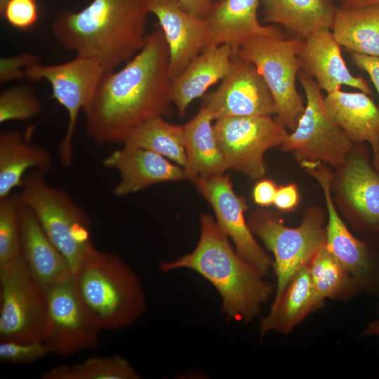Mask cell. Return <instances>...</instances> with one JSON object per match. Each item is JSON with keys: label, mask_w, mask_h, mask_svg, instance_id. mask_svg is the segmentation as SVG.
Listing matches in <instances>:
<instances>
[{"label": "cell", "mask_w": 379, "mask_h": 379, "mask_svg": "<svg viewBox=\"0 0 379 379\" xmlns=\"http://www.w3.org/2000/svg\"><path fill=\"white\" fill-rule=\"evenodd\" d=\"M328 213L326 246L352 277L359 289L379 292V251L375 242L363 241L347 229L333 198L325 197Z\"/></svg>", "instance_id": "cell-16"}, {"label": "cell", "mask_w": 379, "mask_h": 379, "mask_svg": "<svg viewBox=\"0 0 379 379\" xmlns=\"http://www.w3.org/2000/svg\"><path fill=\"white\" fill-rule=\"evenodd\" d=\"M350 53L352 63L369 75L379 95V56Z\"/></svg>", "instance_id": "cell-37"}, {"label": "cell", "mask_w": 379, "mask_h": 379, "mask_svg": "<svg viewBox=\"0 0 379 379\" xmlns=\"http://www.w3.org/2000/svg\"><path fill=\"white\" fill-rule=\"evenodd\" d=\"M260 0H218L207 20L202 51L223 44L237 51L246 41L260 36H283L274 26H263L258 19Z\"/></svg>", "instance_id": "cell-18"}, {"label": "cell", "mask_w": 379, "mask_h": 379, "mask_svg": "<svg viewBox=\"0 0 379 379\" xmlns=\"http://www.w3.org/2000/svg\"><path fill=\"white\" fill-rule=\"evenodd\" d=\"M6 1L7 0H0V8L2 7Z\"/></svg>", "instance_id": "cell-44"}, {"label": "cell", "mask_w": 379, "mask_h": 379, "mask_svg": "<svg viewBox=\"0 0 379 379\" xmlns=\"http://www.w3.org/2000/svg\"><path fill=\"white\" fill-rule=\"evenodd\" d=\"M46 175L38 171H29L19 195L64 256L73 274L93 246L90 219L65 190L48 184Z\"/></svg>", "instance_id": "cell-5"}, {"label": "cell", "mask_w": 379, "mask_h": 379, "mask_svg": "<svg viewBox=\"0 0 379 379\" xmlns=\"http://www.w3.org/2000/svg\"><path fill=\"white\" fill-rule=\"evenodd\" d=\"M323 303L314 288L309 265H306L291 278L278 301L272 305L268 315L261 319L260 335L271 331L290 332Z\"/></svg>", "instance_id": "cell-26"}, {"label": "cell", "mask_w": 379, "mask_h": 379, "mask_svg": "<svg viewBox=\"0 0 379 379\" xmlns=\"http://www.w3.org/2000/svg\"><path fill=\"white\" fill-rule=\"evenodd\" d=\"M299 58L301 69L314 78L319 88L327 93L345 85L373 94L364 78L350 72L331 29H317L303 39Z\"/></svg>", "instance_id": "cell-20"}, {"label": "cell", "mask_w": 379, "mask_h": 379, "mask_svg": "<svg viewBox=\"0 0 379 379\" xmlns=\"http://www.w3.org/2000/svg\"><path fill=\"white\" fill-rule=\"evenodd\" d=\"M51 354L44 341L32 343L4 340L0 343V361L16 365L35 362Z\"/></svg>", "instance_id": "cell-34"}, {"label": "cell", "mask_w": 379, "mask_h": 379, "mask_svg": "<svg viewBox=\"0 0 379 379\" xmlns=\"http://www.w3.org/2000/svg\"><path fill=\"white\" fill-rule=\"evenodd\" d=\"M200 194L210 204L216 223L234 244L238 254L254 266L263 276L272 262L253 236L244 218L246 201L237 194L228 174L192 182Z\"/></svg>", "instance_id": "cell-14"}, {"label": "cell", "mask_w": 379, "mask_h": 379, "mask_svg": "<svg viewBox=\"0 0 379 379\" xmlns=\"http://www.w3.org/2000/svg\"><path fill=\"white\" fill-rule=\"evenodd\" d=\"M19 225L22 258L31 277L44 292L72 276L64 256L48 239L32 210L22 201Z\"/></svg>", "instance_id": "cell-21"}, {"label": "cell", "mask_w": 379, "mask_h": 379, "mask_svg": "<svg viewBox=\"0 0 379 379\" xmlns=\"http://www.w3.org/2000/svg\"><path fill=\"white\" fill-rule=\"evenodd\" d=\"M42 105L32 88L27 85L15 86L0 95V123L29 120L38 116Z\"/></svg>", "instance_id": "cell-33"}, {"label": "cell", "mask_w": 379, "mask_h": 379, "mask_svg": "<svg viewBox=\"0 0 379 379\" xmlns=\"http://www.w3.org/2000/svg\"><path fill=\"white\" fill-rule=\"evenodd\" d=\"M149 1L92 0L79 11L59 13L52 33L65 49L112 71L145 45Z\"/></svg>", "instance_id": "cell-2"}, {"label": "cell", "mask_w": 379, "mask_h": 379, "mask_svg": "<svg viewBox=\"0 0 379 379\" xmlns=\"http://www.w3.org/2000/svg\"><path fill=\"white\" fill-rule=\"evenodd\" d=\"M234 51L229 44L201 52L171 82V100L180 116L194 100L230 72Z\"/></svg>", "instance_id": "cell-22"}, {"label": "cell", "mask_w": 379, "mask_h": 379, "mask_svg": "<svg viewBox=\"0 0 379 379\" xmlns=\"http://www.w3.org/2000/svg\"><path fill=\"white\" fill-rule=\"evenodd\" d=\"M298 202V192L295 185L290 184L277 189L274 204L281 211H289Z\"/></svg>", "instance_id": "cell-38"}, {"label": "cell", "mask_w": 379, "mask_h": 379, "mask_svg": "<svg viewBox=\"0 0 379 379\" xmlns=\"http://www.w3.org/2000/svg\"><path fill=\"white\" fill-rule=\"evenodd\" d=\"M277 188L270 180L258 181L253 190V198L255 204L261 206H269L274 204Z\"/></svg>", "instance_id": "cell-39"}, {"label": "cell", "mask_w": 379, "mask_h": 379, "mask_svg": "<svg viewBox=\"0 0 379 379\" xmlns=\"http://www.w3.org/2000/svg\"><path fill=\"white\" fill-rule=\"evenodd\" d=\"M325 107L337 125L353 142L370 144L373 154L379 149V108L363 92L337 90L324 98Z\"/></svg>", "instance_id": "cell-24"}, {"label": "cell", "mask_w": 379, "mask_h": 379, "mask_svg": "<svg viewBox=\"0 0 379 379\" xmlns=\"http://www.w3.org/2000/svg\"><path fill=\"white\" fill-rule=\"evenodd\" d=\"M215 121V135L228 169L251 179L265 175V153L281 145L288 135L286 128L269 116L230 117Z\"/></svg>", "instance_id": "cell-11"}, {"label": "cell", "mask_w": 379, "mask_h": 379, "mask_svg": "<svg viewBox=\"0 0 379 379\" xmlns=\"http://www.w3.org/2000/svg\"><path fill=\"white\" fill-rule=\"evenodd\" d=\"M46 318L45 292L22 256L0 265V340L44 341Z\"/></svg>", "instance_id": "cell-10"}, {"label": "cell", "mask_w": 379, "mask_h": 379, "mask_svg": "<svg viewBox=\"0 0 379 379\" xmlns=\"http://www.w3.org/2000/svg\"><path fill=\"white\" fill-rule=\"evenodd\" d=\"M362 335H379V318L371 321L362 331Z\"/></svg>", "instance_id": "cell-41"}, {"label": "cell", "mask_w": 379, "mask_h": 379, "mask_svg": "<svg viewBox=\"0 0 379 379\" xmlns=\"http://www.w3.org/2000/svg\"><path fill=\"white\" fill-rule=\"evenodd\" d=\"M182 10L195 17L206 19L213 9V0H176Z\"/></svg>", "instance_id": "cell-40"}, {"label": "cell", "mask_w": 379, "mask_h": 379, "mask_svg": "<svg viewBox=\"0 0 379 379\" xmlns=\"http://www.w3.org/2000/svg\"><path fill=\"white\" fill-rule=\"evenodd\" d=\"M0 13L11 26L20 30L34 26L39 15L37 0H7Z\"/></svg>", "instance_id": "cell-35"}, {"label": "cell", "mask_w": 379, "mask_h": 379, "mask_svg": "<svg viewBox=\"0 0 379 379\" xmlns=\"http://www.w3.org/2000/svg\"><path fill=\"white\" fill-rule=\"evenodd\" d=\"M73 278L81 300L101 329L126 327L146 310L138 277L115 253L93 246Z\"/></svg>", "instance_id": "cell-4"}, {"label": "cell", "mask_w": 379, "mask_h": 379, "mask_svg": "<svg viewBox=\"0 0 379 379\" xmlns=\"http://www.w3.org/2000/svg\"><path fill=\"white\" fill-rule=\"evenodd\" d=\"M298 77L306 104L296 128L281 145V149L293 152L300 164L326 163L340 167L354 143L328 114L317 83L302 69Z\"/></svg>", "instance_id": "cell-8"}, {"label": "cell", "mask_w": 379, "mask_h": 379, "mask_svg": "<svg viewBox=\"0 0 379 379\" xmlns=\"http://www.w3.org/2000/svg\"><path fill=\"white\" fill-rule=\"evenodd\" d=\"M170 55L157 24L121 69L105 72L85 114L86 135L98 145L124 144L144 122L171 117Z\"/></svg>", "instance_id": "cell-1"}, {"label": "cell", "mask_w": 379, "mask_h": 379, "mask_svg": "<svg viewBox=\"0 0 379 379\" xmlns=\"http://www.w3.org/2000/svg\"><path fill=\"white\" fill-rule=\"evenodd\" d=\"M42 379H138L139 375L119 356L92 357L74 365H61L44 372Z\"/></svg>", "instance_id": "cell-30"}, {"label": "cell", "mask_w": 379, "mask_h": 379, "mask_svg": "<svg viewBox=\"0 0 379 379\" xmlns=\"http://www.w3.org/2000/svg\"><path fill=\"white\" fill-rule=\"evenodd\" d=\"M320 212L307 213L296 227H288L276 214L267 211L253 213L248 221L251 232L274 256L273 263L277 279L272 304L277 302L291 278L308 265L326 244V230Z\"/></svg>", "instance_id": "cell-7"}, {"label": "cell", "mask_w": 379, "mask_h": 379, "mask_svg": "<svg viewBox=\"0 0 379 379\" xmlns=\"http://www.w3.org/2000/svg\"><path fill=\"white\" fill-rule=\"evenodd\" d=\"M378 2L379 0H345L342 6H361Z\"/></svg>", "instance_id": "cell-42"}, {"label": "cell", "mask_w": 379, "mask_h": 379, "mask_svg": "<svg viewBox=\"0 0 379 379\" xmlns=\"http://www.w3.org/2000/svg\"><path fill=\"white\" fill-rule=\"evenodd\" d=\"M47 306L44 342L51 353L68 356L94 349L102 330L81 300L73 278L45 291Z\"/></svg>", "instance_id": "cell-12"}, {"label": "cell", "mask_w": 379, "mask_h": 379, "mask_svg": "<svg viewBox=\"0 0 379 379\" xmlns=\"http://www.w3.org/2000/svg\"><path fill=\"white\" fill-rule=\"evenodd\" d=\"M213 115L201 105L197 114L183 126L186 162L185 178L192 182L222 175L228 169L216 139Z\"/></svg>", "instance_id": "cell-23"}, {"label": "cell", "mask_w": 379, "mask_h": 379, "mask_svg": "<svg viewBox=\"0 0 379 379\" xmlns=\"http://www.w3.org/2000/svg\"><path fill=\"white\" fill-rule=\"evenodd\" d=\"M331 30L350 53L379 56V2L337 8Z\"/></svg>", "instance_id": "cell-27"}, {"label": "cell", "mask_w": 379, "mask_h": 379, "mask_svg": "<svg viewBox=\"0 0 379 379\" xmlns=\"http://www.w3.org/2000/svg\"><path fill=\"white\" fill-rule=\"evenodd\" d=\"M104 167L116 170L119 181L114 194L123 197L152 185L185 179L183 168L162 155L141 147L123 145L102 161Z\"/></svg>", "instance_id": "cell-17"}, {"label": "cell", "mask_w": 379, "mask_h": 379, "mask_svg": "<svg viewBox=\"0 0 379 379\" xmlns=\"http://www.w3.org/2000/svg\"><path fill=\"white\" fill-rule=\"evenodd\" d=\"M338 188L360 229L371 241L379 239V171L370 163L366 149L353 147L340 166Z\"/></svg>", "instance_id": "cell-15"}, {"label": "cell", "mask_w": 379, "mask_h": 379, "mask_svg": "<svg viewBox=\"0 0 379 379\" xmlns=\"http://www.w3.org/2000/svg\"><path fill=\"white\" fill-rule=\"evenodd\" d=\"M53 164L51 152L31 142L20 132L9 131L0 135V199L21 187L25 175L32 171L47 174Z\"/></svg>", "instance_id": "cell-25"}, {"label": "cell", "mask_w": 379, "mask_h": 379, "mask_svg": "<svg viewBox=\"0 0 379 379\" xmlns=\"http://www.w3.org/2000/svg\"><path fill=\"white\" fill-rule=\"evenodd\" d=\"M148 9L157 18L167 42L169 71L173 79L201 52L207 20L187 13L176 0H149Z\"/></svg>", "instance_id": "cell-19"}, {"label": "cell", "mask_w": 379, "mask_h": 379, "mask_svg": "<svg viewBox=\"0 0 379 379\" xmlns=\"http://www.w3.org/2000/svg\"><path fill=\"white\" fill-rule=\"evenodd\" d=\"M312 281L319 297L324 300L342 295L347 290L359 289L351 275L322 246L309 264Z\"/></svg>", "instance_id": "cell-31"}, {"label": "cell", "mask_w": 379, "mask_h": 379, "mask_svg": "<svg viewBox=\"0 0 379 379\" xmlns=\"http://www.w3.org/2000/svg\"><path fill=\"white\" fill-rule=\"evenodd\" d=\"M36 62H38L36 55L29 53L1 58V84L25 78L27 69Z\"/></svg>", "instance_id": "cell-36"}, {"label": "cell", "mask_w": 379, "mask_h": 379, "mask_svg": "<svg viewBox=\"0 0 379 379\" xmlns=\"http://www.w3.org/2000/svg\"><path fill=\"white\" fill-rule=\"evenodd\" d=\"M123 145L155 152L182 167L186 162L183 126L169 123L164 117L151 119L138 126Z\"/></svg>", "instance_id": "cell-29"}, {"label": "cell", "mask_w": 379, "mask_h": 379, "mask_svg": "<svg viewBox=\"0 0 379 379\" xmlns=\"http://www.w3.org/2000/svg\"><path fill=\"white\" fill-rule=\"evenodd\" d=\"M373 166L379 171V149L373 154Z\"/></svg>", "instance_id": "cell-43"}, {"label": "cell", "mask_w": 379, "mask_h": 379, "mask_svg": "<svg viewBox=\"0 0 379 379\" xmlns=\"http://www.w3.org/2000/svg\"><path fill=\"white\" fill-rule=\"evenodd\" d=\"M229 239L215 220L204 213L194 250L172 262H162L161 270L187 268L198 272L220 293L223 312L230 318L248 322L259 313L261 305L272 294V286L238 254Z\"/></svg>", "instance_id": "cell-3"}, {"label": "cell", "mask_w": 379, "mask_h": 379, "mask_svg": "<svg viewBox=\"0 0 379 379\" xmlns=\"http://www.w3.org/2000/svg\"><path fill=\"white\" fill-rule=\"evenodd\" d=\"M265 22L281 25L305 39L313 32L331 29L336 11L331 0H260Z\"/></svg>", "instance_id": "cell-28"}, {"label": "cell", "mask_w": 379, "mask_h": 379, "mask_svg": "<svg viewBox=\"0 0 379 379\" xmlns=\"http://www.w3.org/2000/svg\"><path fill=\"white\" fill-rule=\"evenodd\" d=\"M302 44L300 37L260 36L246 41L234 51L255 65L273 97L276 119L291 131L305 107L295 84L301 69L299 53Z\"/></svg>", "instance_id": "cell-6"}, {"label": "cell", "mask_w": 379, "mask_h": 379, "mask_svg": "<svg viewBox=\"0 0 379 379\" xmlns=\"http://www.w3.org/2000/svg\"><path fill=\"white\" fill-rule=\"evenodd\" d=\"M202 105L214 120L276 114V107L264 79L255 65L234 52L230 72L214 91L204 95Z\"/></svg>", "instance_id": "cell-13"}, {"label": "cell", "mask_w": 379, "mask_h": 379, "mask_svg": "<svg viewBox=\"0 0 379 379\" xmlns=\"http://www.w3.org/2000/svg\"><path fill=\"white\" fill-rule=\"evenodd\" d=\"M19 193L0 199V265L22 256L19 210Z\"/></svg>", "instance_id": "cell-32"}, {"label": "cell", "mask_w": 379, "mask_h": 379, "mask_svg": "<svg viewBox=\"0 0 379 379\" xmlns=\"http://www.w3.org/2000/svg\"><path fill=\"white\" fill-rule=\"evenodd\" d=\"M104 73L96 61L77 55L61 64L36 62L25 71V78L48 81L52 98L67 111V127L58 147L60 162L65 168L71 166L74 161L73 139L79 113L88 111Z\"/></svg>", "instance_id": "cell-9"}]
</instances>
